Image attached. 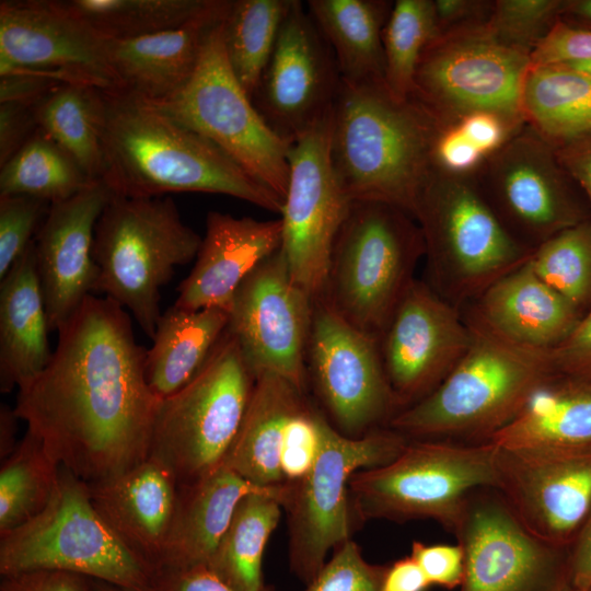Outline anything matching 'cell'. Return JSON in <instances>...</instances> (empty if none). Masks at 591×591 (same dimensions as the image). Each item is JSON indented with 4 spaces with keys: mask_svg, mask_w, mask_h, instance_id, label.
I'll list each match as a JSON object with an SVG mask.
<instances>
[{
    "mask_svg": "<svg viewBox=\"0 0 591 591\" xmlns=\"http://www.w3.org/2000/svg\"><path fill=\"white\" fill-rule=\"evenodd\" d=\"M146 351L125 309L91 294L59 328L47 367L19 389L14 412L84 482L123 474L148 459L160 403Z\"/></svg>",
    "mask_w": 591,
    "mask_h": 591,
    "instance_id": "1",
    "label": "cell"
},
{
    "mask_svg": "<svg viewBox=\"0 0 591 591\" xmlns=\"http://www.w3.org/2000/svg\"><path fill=\"white\" fill-rule=\"evenodd\" d=\"M102 94V179L115 195L220 194L281 215L283 200L210 140L125 90Z\"/></svg>",
    "mask_w": 591,
    "mask_h": 591,
    "instance_id": "2",
    "label": "cell"
},
{
    "mask_svg": "<svg viewBox=\"0 0 591 591\" xmlns=\"http://www.w3.org/2000/svg\"><path fill=\"white\" fill-rule=\"evenodd\" d=\"M439 125L412 96L396 99L383 80L340 79L333 105L329 157L352 201H379L414 217L432 174ZM415 219V218H414Z\"/></svg>",
    "mask_w": 591,
    "mask_h": 591,
    "instance_id": "3",
    "label": "cell"
},
{
    "mask_svg": "<svg viewBox=\"0 0 591 591\" xmlns=\"http://www.w3.org/2000/svg\"><path fill=\"white\" fill-rule=\"evenodd\" d=\"M461 311L471 332L467 351L432 393L387 424L408 439L489 441L556 376L551 349L506 337L470 305Z\"/></svg>",
    "mask_w": 591,
    "mask_h": 591,
    "instance_id": "4",
    "label": "cell"
},
{
    "mask_svg": "<svg viewBox=\"0 0 591 591\" xmlns=\"http://www.w3.org/2000/svg\"><path fill=\"white\" fill-rule=\"evenodd\" d=\"M414 218L424 239L426 282L460 310L534 253L509 234L474 176L432 171Z\"/></svg>",
    "mask_w": 591,
    "mask_h": 591,
    "instance_id": "5",
    "label": "cell"
},
{
    "mask_svg": "<svg viewBox=\"0 0 591 591\" xmlns=\"http://www.w3.org/2000/svg\"><path fill=\"white\" fill-rule=\"evenodd\" d=\"M201 242L171 197L113 194L94 231L96 291L127 309L152 339L162 314L160 289L176 266L196 258Z\"/></svg>",
    "mask_w": 591,
    "mask_h": 591,
    "instance_id": "6",
    "label": "cell"
},
{
    "mask_svg": "<svg viewBox=\"0 0 591 591\" xmlns=\"http://www.w3.org/2000/svg\"><path fill=\"white\" fill-rule=\"evenodd\" d=\"M424 255L414 217L390 204L352 201L333 246L321 298L380 340Z\"/></svg>",
    "mask_w": 591,
    "mask_h": 591,
    "instance_id": "7",
    "label": "cell"
},
{
    "mask_svg": "<svg viewBox=\"0 0 591 591\" xmlns=\"http://www.w3.org/2000/svg\"><path fill=\"white\" fill-rule=\"evenodd\" d=\"M497 445L409 439L391 462L356 472L350 509L361 521L431 519L452 532L470 495L497 487Z\"/></svg>",
    "mask_w": 591,
    "mask_h": 591,
    "instance_id": "8",
    "label": "cell"
},
{
    "mask_svg": "<svg viewBox=\"0 0 591 591\" xmlns=\"http://www.w3.org/2000/svg\"><path fill=\"white\" fill-rule=\"evenodd\" d=\"M34 570L67 571L137 590H153L155 575L99 513L88 483L61 465L46 508L0 535L1 576Z\"/></svg>",
    "mask_w": 591,
    "mask_h": 591,
    "instance_id": "9",
    "label": "cell"
},
{
    "mask_svg": "<svg viewBox=\"0 0 591 591\" xmlns=\"http://www.w3.org/2000/svg\"><path fill=\"white\" fill-rule=\"evenodd\" d=\"M254 383L237 340L227 329L198 373L160 401L149 456L164 464L179 486L216 471L235 441Z\"/></svg>",
    "mask_w": 591,
    "mask_h": 591,
    "instance_id": "10",
    "label": "cell"
},
{
    "mask_svg": "<svg viewBox=\"0 0 591 591\" xmlns=\"http://www.w3.org/2000/svg\"><path fill=\"white\" fill-rule=\"evenodd\" d=\"M318 426V456L303 478L285 483L282 501L289 520L290 568L305 584L324 566L328 552L349 540L351 476L391 462L409 440L391 428L350 437L333 427L321 413Z\"/></svg>",
    "mask_w": 591,
    "mask_h": 591,
    "instance_id": "11",
    "label": "cell"
},
{
    "mask_svg": "<svg viewBox=\"0 0 591 591\" xmlns=\"http://www.w3.org/2000/svg\"><path fill=\"white\" fill-rule=\"evenodd\" d=\"M219 22L209 33L198 67L174 96L149 102L210 140L255 181L285 200L291 144L265 121L234 77Z\"/></svg>",
    "mask_w": 591,
    "mask_h": 591,
    "instance_id": "12",
    "label": "cell"
},
{
    "mask_svg": "<svg viewBox=\"0 0 591 591\" xmlns=\"http://www.w3.org/2000/svg\"><path fill=\"white\" fill-rule=\"evenodd\" d=\"M486 22L439 34L420 57L410 96L439 127L474 112L525 124L521 93L530 56L498 42Z\"/></svg>",
    "mask_w": 591,
    "mask_h": 591,
    "instance_id": "13",
    "label": "cell"
},
{
    "mask_svg": "<svg viewBox=\"0 0 591 591\" xmlns=\"http://www.w3.org/2000/svg\"><path fill=\"white\" fill-rule=\"evenodd\" d=\"M509 234L535 250L559 232L591 220L587 198L555 148L526 124L474 175Z\"/></svg>",
    "mask_w": 591,
    "mask_h": 591,
    "instance_id": "14",
    "label": "cell"
},
{
    "mask_svg": "<svg viewBox=\"0 0 591 591\" xmlns=\"http://www.w3.org/2000/svg\"><path fill=\"white\" fill-rule=\"evenodd\" d=\"M464 553L460 591H570L569 548L532 534L494 488L473 491L453 531Z\"/></svg>",
    "mask_w": 591,
    "mask_h": 591,
    "instance_id": "15",
    "label": "cell"
},
{
    "mask_svg": "<svg viewBox=\"0 0 591 591\" xmlns=\"http://www.w3.org/2000/svg\"><path fill=\"white\" fill-rule=\"evenodd\" d=\"M331 128L332 113L291 144L280 215L289 271L313 300L324 293L333 246L352 204L332 166Z\"/></svg>",
    "mask_w": 591,
    "mask_h": 591,
    "instance_id": "16",
    "label": "cell"
},
{
    "mask_svg": "<svg viewBox=\"0 0 591 591\" xmlns=\"http://www.w3.org/2000/svg\"><path fill=\"white\" fill-rule=\"evenodd\" d=\"M313 299L293 279L281 247L240 285L228 332L255 376H281L304 392Z\"/></svg>",
    "mask_w": 591,
    "mask_h": 591,
    "instance_id": "17",
    "label": "cell"
},
{
    "mask_svg": "<svg viewBox=\"0 0 591 591\" xmlns=\"http://www.w3.org/2000/svg\"><path fill=\"white\" fill-rule=\"evenodd\" d=\"M306 368L347 436L366 434L398 412L379 340L348 323L323 298L313 301Z\"/></svg>",
    "mask_w": 591,
    "mask_h": 591,
    "instance_id": "18",
    "label": "cell"
},
{
    "mask_svg": "<svg viewBox=\"0 0 591 591\" xmlns=\"http://www.w3.org/2000/svg\"><path fill=\"white\" fill-rule=\"evenodd\" d=\"M497 487L535 536L569 548L591 510V447L497 445Z\"/></svg>",
    "mask_w": 591,
    "mask_h": 591,
    "instance_id": "19",
    "label": "cell"
},
{
    "mask_svg": "<svg viewBox=\"0 0 591 591\" xmlns=\"http://www.w3.org/2000/svg\"><path fill=\"white\" fill-rule=\"evenodd\" d=\"M339 85L332 48L302 2L292 0L253 104L268 126L292 144L332 113Z\"/></svg>",
    "mask_w": 591,
    "mask_h": 591,
    "instance_id": "20",
    "label": "cell"
},
{
    "mask_svg": "<svg viewBox=\"0 0 591 591\" xmlns=\"http://www.w3.org/2000/svg\"><path fill=\"white\" fill-rule=\"evenodd\" d=\"M106 43L50 0L0 2V77L28 74L119 90Z\"/></svg>",
    "mask_w": 591,
    "mask_h": 591,
    "instance_id": "21",
    "label": "cell"
},
{
    "mask_svg": "<svg viewBox=\"0 0 591 591\" xmlns=\"http://www.w3.org/2000/svg\"><path fill=\"white\" fill-rule=\"evenodd\" d=\"M470 344L471 332L462 311L425 280L415 279L379 340L398 412L432 393L456 367Z\"/></svg>",
    "mask_w": 591,
    "mask_h": 591,
    "instance_id": "22",
    "label": "cell"
},
{
    "mask_svg": "<svg viewBox=\"0 0 591 591\" xmlns=\"http://www.w3.org/2000/svg\"><path fill=\"white\" fill-rule=\"evenodd\" d=\"M113 194L103 179L94 181L71 198L50 205L35 236L36 270L50 332H58L96 291L94 231Z\"/></svg>",
    "mask_w": 591,
    "mask_h": 591,
    "instance_id": "23",
    "label": "cell"
},
{
    "mask_svg": "<svg viewBox=\"0 0 591 591\" xmlns=\"http://www.w3.org/2000/svg\"><path fill=\"white\" fill-rule=\"evenodd\" d=\"M281 219L260 221L210 211L195 265L177 288L175 305L229 311L245 278L281 247Z\"/></svg>",
    "mask_w": 591,
    "mask_h": 591,
    "instance_id": "24",
    "label": "cell"
},
{
    "mask_svg": "<svg viewBox=\"0 0 591 591\" xmlns=\"http://www.w3.org/2000/svg\"><path fill=\"white\" fill-rule=\"evenodd\" d=\"M230 0H211L199 15L173 30L130 39H107L109 66L125 90L149 102L178 93L195 73L210 31Z\"/></svg>",
    "mask_w": 591,
    "mask_h": 591,
    "instance_id": "25",
    "label": "cell"
},
{
    "mask_svg": "<svg viewBox=\"0 0 591 591\" xmlns=\"http://www.w3.org/2000/svg\"><path fill=\"white\" fill-rule=\"evenodd\" d=\"M88 485L99 513L157 571L179 497L174 474L148 456L123 474Z\"/></svg>",
    "mask_w": 591,
    "mask_h": 591,
    "instance_id": "26",
    "label": "cell"
},
{
    "mask_svg": "<svg viewBox=\"0 0 591 591\" xmlns=\"http://www.w3.org/2000/svg\"><path fill=\"white\" fill-rule=\"evenodd\" d=\"M49 325L36 270L35 239L0 283V390H18L49 363Z\"/></svg>",
    "mask_w": 591,
    "mask_h": 591,
    "instance_id": "27",
    "label": "cell"
},
{
    "mask_svg": "<svg viewBox=\"0 0 591 591\" xmlns=\"http://www.w3.org/2000/svg\"><path fill=\"white\" fill-rule=\"evenodd\" d=\"M467 305L506 337L543 349L564 340L582 318L535 274L530 260Z\"/></svg>",
    "mask_w": 591,
    "mask_h": 591,
    "instance_id": "28",
    "label": "cell"
},
{
    "mask_svg": "<svg viewBox=\"0 0 591 591\" xmlns=\"http://www.w3.org/2000/svg\"><path fill=\"white\" fill-rule=\"evenodd\" d=\"M266 488L270 487L251 484L225 464L195 483L179 486L175 517L157 571L207 566L242 498Z\"/></svg>",
    "mask_w": 591,
    "mask_h": 591,
    "instance_id": "29",
    "label": "cell"
},
{
    "mask_svg": "<svg viewBox=\"0 0 591 591\" xmlns=\"http://www.w3.org/2000/svg\"><path fill=\"white\" fill-rule=\"evenodd\" d=\"M303 393L281 376L258 375L224 464L255 486L283 484L280 445L288 420L306 405Z\"/></svg>",
    "mask_w": 591,
    "mask_h": 591,
    "instance_id": "30",
    "label": "cell"
},
{
    "mask_svg": "<svg viewBox=\"0 0 591 591\" xmlns=\"http://www.w3.org/2000/svg\"><path fill=\"white\" fill-rule=\"evenodd\" d=\"M228 325L229 312L221 308L193 311L174 304L161 314L144 359L147 383L159 401L198 373Z\"/></svg>",
    "mask_w": 591,
    "mask_h": 591,
    "instance_id": "31",
    "label": "cell"
},
{
    "mask_svg": "<svg viewBox=\"0 0 591 591\" xmlns=\"http://www.w3.org/2000/svg\"><path fill=\"white\" fill-rule=\"evenodd\" d=\"M393 4L387 0L308 1L343 81H384L383 31Z\"/></svg>",
    "mask_w": 591,
    "mask_h": 591,
    "instance_id": "32",
    "label": "cell"
},
{
    "mask_svg": "<svg viewBox=\"0 0 591 591\" xmlns=\"http://www.w3.org/2000/svg\"><path fill=\"white\" fill-rule=\"evenodd\" d=\"M489 441L500 447H591V386L560 376L551 379Z\"/></svg>",
    "mask_w": 591,
    "mask_h": 591,
    "instance_id": "33",
    "label": "cell"
},
{
    "mask_svg": "<svg viewBox=\"0 0 591 591\" xmlns=\"http://www.w3.org/2000/svg\"><path fill=\"white\" fill-rule=\"evenodd\" d=\"M285 483L242 498L207 564L237 591L267 590L263 581V556L281 515Z\"/></svg>",
    "mask_w": 591,
    "mask_h": 591,
    "instance_id": "34",
    "label": "cell"
},
{
    "mask_svg": "<svg viewBox=\"0 0 591 591\" xmlns=\"http://www.w3.org/2000/svg\"><path fill=\"white\" fill-rule=\"evenodd\" d=\"M525 124L554 148L591 134V79L563 66H531L522 86Z\"/></svg>",
    "mask_w": 591,
    "mask_h": 591,
    "instance_id": "35",
    "label": "cell"
},
{
    "mask_svg": "<svg viewBox=\"0 0 591 591\" xmlns=\"http://www.w3.org/2000/svg\"><path fill=\"white\" fill-rule=\"evenodd\" d=\"M35 117L38 128L54 139L91 179L103 178L104 100L101 89L59 84L36 102Z\"/></svg>",
    "mask_w": 591,
    "mask_h": 591,
    "instance_id": "36",
    "label": "cell"
},
{
    "mask_svg": "<svg viewBox=\"0 0 591 591\" xmlns=\"http://www.w3.org/2000/svg\"><path fill=\"white\" fill-rule=\"evenodd\" d=\"M105 39H130L184 25L211 0H50Z\"/></svg>",
    "mask_w": 591,
    "mask_h": 591,
    "instance_id": "37",
    "label": "cell"
},
{
    "mask_svg": "<svg viewBox=\"0 0 591 591\" xmlns=\"http://www.w3.org/2000/svg\"><path fill=\"white\" fill-rule=\"evenodd\" d=\"M94 181L40 128L3 164L0 196L25 195L50 205L71 198Z\"/></svg>",
    "mask_w": 591,
    "mask_h": 591,
    "instance_id": "38",
    "label": "cell"
},
{
    "mask_svg": "<svg viewBox=\"0 0 591 591\" xmlns=\"http://www.w3.org/2000/svg\"><path fill=\"white\" fill-rule=\"evenodd\" d=\"M292 0H230L221 37L228 63L251 96L270 58Z\"/></svg>",
    "mask_w": 591,
    "mask_h": 591,
    "instance_id": "39",
    "label": "cell"
},
{
    "mask_svg": "<svg viewBox=\"0 0 591 591\" xmlns=\"http://www.w3.org/2000/svg\"><path fill=\"white\" fill-rule=\"evenodd\" d=\"M0 470V535L39 514L58 484L60 464L26 431Z\"/></svg>",
    "mask_w": 591,
    "mask_h": 591,
    "instance_id": "40",
    "label": "cell"
},
{
    "mask_svg": "<svg viewBox=\"0 0 591 591\" xmlns=\"http://www.w3.org/2000/svg\"><path fill=\"white\" fill-rule=\"evenodd\" d=\"M438 36L433 0H397L383 31L384 84L399 100L409 99L420 57Z\"/></svg>",
    "mask_w": 591,
    "mask_h": 591,
    "instance_id": "41",
    "label": "cell"
},
{
    "mask_svg": "<svg viewBox=\"0 0 591 591\" xmlns=\"http://www.w3.org/2000/svg\"><path fill=\"white\" fill-rule=\"evenodd\" d=\"M530 264L582 316L591 309V220L544 242L534 250Z\"/></svg>",
    "mask_w": 591,
    "mask_h": 591,
    "instance_id": "42",
    "label": "cell"
},
{
    "mask_svg": "<svg viewBox=\"0 0 591 591\" xmlns=\"http://www.w3.org/2000/svg\"><path fill=\"white\" fill-rule=\"evenodd\" d=\"M567 0H496L486 22L505 46L531 57L561 20Z\"/></svg>",
    "mask_w": 591,
    "mask_h": 591,
    "instance_id": "43",
    "label": "cell"
},
{
    "mask_svg": "<svg viewBox=\"0 0 591 591\" xmlns=\"http://www.w3.org/2000/svg\"><path fill=\"white\" fill-rule=\"evenodd\" d=\"M49 208L31 196H0V280L35 239Z\"/></svg>",
    "mask_w": 591,
    "mask_h": 591,
    "instance_id": "44",
    "label": "cell"
},
{
    "mask_svg": "<svg viewBox=\"0 0 591 591\" xmlns=\"http://www.w3.org/2000/svg\"><path fill=\"white\" fill-rule=\"evenodd\" d=\"M386 567L367 561L349 538L334 549L303 591H380Z\"/></svg>",
    "mask_w": 591,
    "mask_h": 591,
    "instance_id": "45",
    "label": "cell"
},
{
    "mask_svg": "<svg viewBox=\"0 0 591 591\" xmlns=\"http://www.w3.org/2000/svg\"><path fill=\"white\" fill-rule=\"evenodd\" d=\"M321 441L318 412L305 405L288 420L283 431L279 463L285 482H297L312 470Z\"/></svg>",
    "mask_w": 591,
    "mask_h": 591,
    "instance_id": "46",
    "label": "cell"
},
{
    "mask_svg": "<svg viewBox=\"0 0 591 591\" xmlns=\"http://www.w3.org/2000/svg\"><path fill=\"white\" fill-rule=\"evenodd\" d=\"M531 66H559L591 61V30L558 21L534 49Z\"/></svg>",
    "mask_w": 591,
    "mask_h": 591,
    "instance_id": "47",
    "label": "cell"
},
{
    "mask_svg": "<svg viewBox=\"0 0 591 591\" xmlns=\"http://www.w3.org/2000/svg\"><path fill=\"white\" fill-rule=\"evenodd\" d=\"M556 376L591 386V309L572 332L551 348Z\"/></svg>",
    "mask_w": 591,
    "mask_h": 591,
    "instance_id": "48",
    "label": "cell"
},
{
    "mask_svg": "<svg viewBox=\"0 0 591 591\" xmlns=\"http://www.w3.org/2000/svg\"><path fill=\"white\" fill-rule=\"evenodd\" d=\"M410 556L431 586L452 590L460 588L464 577V553L461 545L425 544L414 541Z\"/></svg>",
    "mask_w": 591,
    "mask_h": 591,
    "instance_id": "49",
    "label": "cell"
},
{
    "mask_svg": "<svg viewBox=\"0 0 591 591\" xmlns=\"http://www.w3.org/2000/svg\"><path fill=\"white\" fill-rule=\"evenodd\" d=\"M38 100L0 102V165H3L37 130L35 104Z\"/></svg>",
    "mask_w": 591,
    "mask_h": 591,
    "instance_id": "50",
    "label": "cell"
},
{
    "mask_svg": "<svg viewBox=\"0 0 591 591\" xmlns=\"http://www.w3.org/2000/svg\"><path fill=\"white\" fill-rule=\"evenodd\" d=\"M0 591H92V579L67 571L34 570L1 576Z\"/></svg>",
    "mask_w": 591,
    "mask_h": 591,
    "instance_id": "51",
    "label": "cell"
},
{
    "mask_svg": "<svg viewBox=\"0 0 591 591\" xmlns=\"http://www.w3.org/2000/svg\"><path fill=\"white\" fill-rule=\"evenodd\" d=\"M153 591H237L221 580L206 565L157 571ZM266 591H270L267 589Z\"/></svg>",
    "mask_w": 591,
    "mask_h": 591,
    "instance_id": "52",
    "label": "cell"
},
{
    "mask_svg": "<svg viewBox=\"0 0 591 591\" xmlns=\"http://www.w3.org/2000/svg\"><path fill=\"white\" fill-rule=\"evenodd\" d=\"M494 1L433 0L438 35L461 26L486 22Z\"/></svg>",
    "mask_w": 591,
    "mask_h": 591,
    "instance_id": "53",
    "label": "cell"
},
{
    "mask_svg": "<svg viewBox=\"0 0 591 591\" xmlns=\"http://www.w3.org/2000/svg\"><path fill=\"white\" fill-rule=\"evenodd\" d=\"M555 152L584 194L591 211V134L556 147Z\"/></svg>",
    "mask_w": 591,
    "mask_h": 591,
    "instance_id": "54",
    "label": "cell"
},
{
    "mask_svg": "<svg viewBox=\"0 0 591 591\" xmlns=\"http://www.w3.org/2000/svg\"><path fill=\"white\" fill-rule=\"evenodd\" d=\"M430 587L425 573L409 555L387 565L380 591H426Z\"/></svg>",
    "mask_w": 591,
    "mask_h": 591,
    "instance_id": "55",
    "label": "cell"
},
{
    "mask_svg": "<svg viewBox=\"0 0 591 591\" xmlns=\"http://www.w3.org/2000/svg\"><path fill=\"white\" fill-rule=\"evenodd\" d=\"M571 587L591 588V510L581 530L569 547Z\"/></svg>",
    "mask_w": 591,
    "mask_h": 591,
    "instance_id": "56",
    "label": "cell"
},
{
    "mask_svg": "<svg viewBox=\"0 0 591 591\" xmlns=\"http://www.w3.org/2000/svg\"><path fill=\"white\" fill-rule=\"evenodd\" d=\"M18 420L14 408L5 404L0 406V456L5 460L16 448Z\"/></svg>",
    "mask_w": 591,
    "mask_h": 591,
    "instance_id": "57",
    "label": "cell"
},
{
    "mask_svg": "<svg viewBox=\"0 0 591 591\" xmlns=\"http://www.w3.org/2000/svg\"><path fill=\"white\" fill-rule=\"evenodd\" d=\"M561 20L591 30V0H567Z\"/></svg>",
    "mask_w": 591,
    "mask_h": 591,
    "instance_id": "58",
    "label": "cell"
},
{
    "mask_svg": "<svg viewBox=\"0 0 591 591\" xmlns=\"http://www.w3.org/2000/svg\"><path fill=\"white\" fill-rule=\"evenodd\" d=\"M92 591H153V590H137L119 587L102 580L92 579Z\"/></svg>",
    "mask_w": 591,
    "mask_h": 591,
    "instance_id": "59",
    "label": "cell"
},
{
    "mask_svg": "<svg viewBox=\"0 0 591 591\" xmlns=\"http://www.w3.org/2000/svg\"><path fill=\"white\" fill-rule=\"evenodd\" d=\"M559 66L572 69L591 79V61H580Z\"/></svg>",
    "mask_w": 591,
    "mask_h": 591,
    "instance_id": "60",
    "label": "cell"
},
{
    "mask_svg": "<svg viewBox=\"0 0 591 591\" xmlns=\"http://www.w3.org/2000/svg\"><path fill=\"white\" fill-rule=\"evenodd\" d=\"M570 591H591V588L590 589H587V590H580V589H571Z\"/></svg>",
    "mask_w": 591,
    "mask_h": 591,
    "instance_id": "61",
    "label": "cell"
}]
</instances>
